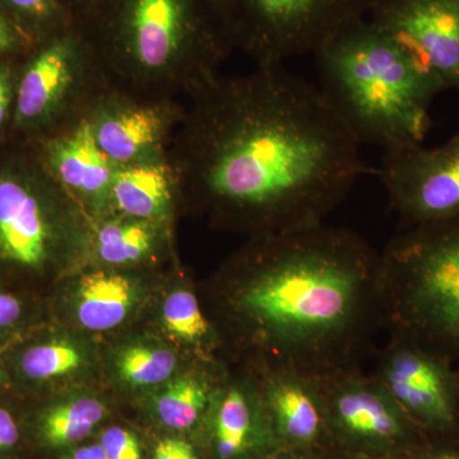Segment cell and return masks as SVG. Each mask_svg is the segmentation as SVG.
Wrapping results in <instances>:
<instances>
[{"label": "cell", "instance_id": "cell-1", "mask_svg": "<svg viewBox=\"0 0 459 459\" xmlns=\"http://www.w3.org/2000/svg\"><path fill=\"white\" fill-rule=\"evenodd\" d=\"M197 132L202 192L261 237L325 222L365 171L320 90L282 65L212 90Z\"/></svg>", "mask_w": 459, "mask_h": 459}, {"label": "cell", "instance_id": "cell-2", "mask_svg": "<svg viewBox=\"0 0 459 459\" xmlns=\"http://www.w3.org/2000/svg\"><path fill=\"white\" fill-rule=\"evenodd\" d=\"M255 369L322 379L361 368L383 322L380 253L323 222L262 235L226 294Z\"/></svg>", "mask_w": 459, "mask_h": 459}, {"label": "cell", "instance_id": "cell-3", "mask_svg": "<svg viewBox=\"0 0 459 459\" xmlns=\"http://www.w3.org/2000/svg\"><path fill=\"white\" fill-rule=\"evenodd\" d=\"M314 56L320 92L359 143L385 151L422 143L439 87L379 27L358 21Z\"/></svg>", "mask_w": 459, "mask_h": 459}, {"label": "cell", "instance_id": "cell-4", "mask_svg": "<svg viewBox=\"0 0 459 459\" xmlns=\"http://www.w3.org/2000/svg\"><path fill=\"white\" fill-rule=\"evenodd\" d=\"M383 322L459 365V219L401 232L380 253Z\"/></svg>", "mask_w": 459, "mask_h": 459}, {"label": "cell", "instance_id": "cell-5", "mask_svg": "<svg viewBox=\"0 0 459 459\" xmlns=\"http://www.w3.org/2000/svg\"><path fill=\"white\" fill-rule=\"evenodd\" d=\"M329 446L383 459H411L427 435L361 368L316 379Z\"/></svg>", "mask_w": 459, "mask_h": 459}, {"label": "cell", "instance_id": "cell-6", "mask_svg": "<svg viewBox=\"0 0 459 459\" xmlns=\"http://www.w3.org/2000/svg\"><path fill=\"white\" fill-rule=\"evenodd\" d=\"M238 25L262 65L316 54L343 29L364 20L371 0H230Z\"/></svg>", "mask_w": 459, "mask_h": 459}, {"label": "cell", "instance_id": "cell-7", "mask_svg": "<svg viewBox=\"0 0 459 459\" xmlns=\"http://www.w3.org/2000/svg\"><path fill=\"white\" fill-rule=\"evenodd\" d=\"M370 374L427 437H459L457 365L409 337L389 333Z\"/></svg>", "mask_w": 459, "mask_h": 459}, {"label": "cell", "instance_id": "cell-8", "mask_svg": "<svg viewBox=\"0 0 459 459\" xmlns=\"http://www.w3.org/2000/svg\"><path fill=\"white\" fill-rule=\"evenodd\" d=\"M377 175L401 229L459 219V133L439 147L385 151Z\"/></svg>", "mask_w": 459, "mask_h": 459}, {"label": "cell", "instance_id": "cell-9", "mask_svg": "<svg viewBox=\"0 0 459 459\" xmlns=\"http://www.w3.org/2000/svg\"><path fill=\"white\" fill-rule=\"evenodd\" d=\"M368 14L440 92L459 91V0H371Z\"/></svg>", "mask_w": 459, "mask_h": 459}, {"label": "cell", "instance_id": "cell-10", "mask_svg": "<svg viewBox=\"0 0 459 459\" xmlns=\"http://www.w3.org/2000/svg\"><path fill=\"white\" fill-rule=\"evenodd\" d=\"M255 371L277 446L307 458L328 448L325 403L316 379L274 368Z\"/></svg>", "mask_w": 459, "mask_h": 459}, {"label": "cell", "instance_id": "cell-11", "mask_svg": "<svg viewBox=\"0 0 459 459\" xmlns=\"http://www.w3.org/2000/svg\"><path fill=\"white\" fill-rule=\"evenodd\" d=\"M212 446L217 459L262 457L279 448L263 407L255 373L219 386L211 402Z\"/></svg>", "mask_w": 459, "mask_h": 459}, {"label": "cell", "instance_id": "cell-12", "mask_svg": "<svg viewBox=\"0 0 459 459\" xmlns=\"http://www.w3.org/2000/svg\"><path fill=\"white\" fill-rule=\"evenodd\" d=\"M51 231L40 201L23 181L0 177V258L39 267L49 253Z\"/></svg>", "mask_w": 459, "mask_h": 459}, {"label": "cell", "instance_id": "cell-13", "mask_svg": "<svg viewBox=\"0 0 459 459\" xmlns=\"http://www.w3.org/2000/svg\"><path fill=\"white\" fill-rule=\"evenodd\" d=\"M186 36L183 0H134L133 50L142 65L160 69L179 54Z\"/></svg>", "mask_w": 459, "mask_h": 459}, {"label": "cell", "instance_id": "cell-14", "mask_svg": "<svg viewBox=\"0 0 459 459\" xmlns=\"http://www.w3.org/2000/svg\"><path fill=\"white\" fill-rule=\"evenodd\" d=\"M49 155L54 170L65 186L95 199L110 193L115 170L90 124H82L72 134L53 142Z\"/></svg>", "mask_w": 459, "mask_h": 459}, {"label": "cell", "instance_id": "cell-15", "mask_svg": "<svg viewBox=\"0 0 459 459\" xmlns=\"http://www.w3.org/2000/svg\"><path fill=\"white\" fill-rule=\"evenodd\" d=\"M74 59L65 44H54L26 69L18 89L17 117L35 123L50 114L72 82Z\"/></svg>", "mask_w": 459, "mask_h": 459}, {"label": "cell", "instance_id": "cell-16", "mask_svg": "<svg viewBox=\"0 0 459 459\" xmlns=\"http://www.w3.org/2000/svg\"><path fill=\"white\" fill-rule=\"evenodd\" d=\"M135 301L132 281L114 272H92L80 281L75 314L90 331H108L122 325Z\"/></svg>", "mask_w": 459, "mask_h": 459}, {"label": "cell", "instance_id": "cell-17", "mask_svg": "<svg viewBox=\"0 0 459 459\" xmlns=\"http://www.w3.org/2000/svg\"><path fill=\"white\" fill-rule=\"evenodd\" d=\"M164 119L153 108H138L108 115L93 126L96 141L110 161L131 162L155 146Z\"/></svg>", "mask_w": 459, "mask_h": 459}, {"label": "cell", "instance_id": "cell-18", "mask_svg": "<svg viewBox=\"0 0 459 459\" xmlns=\"http://www.w3.org/2000/svg\"><path fill=\"white\" fill-rule=\"evenodd\" d=\"M110 195L117 210L133 219H155L170 204V175L162 165L126 166L115 171Z\"/></svg>", "mask_w": 459, "mask_h": 459}, {"label": "cell", "instance_id": "cell-19", "mask_svg": "<svg viewBox=\"0 0 459 459\" xmlns=\"http://www.w3.org/2000/svg\"><path fill=\"white\" fill-rule=\"evenodd\" d=\"M205 371H190L166 386L157 397L156 412L165 427L188 430L204 418L219 385Z\"/></svg>", "mask_w": 459, "mask_h": 459}, {"label": "cell", "instance_id": "cell-20", "mask_svg": "<svg viewBox=\"0 0 459 459\" xmlns=\"http://www.w3.org/2000/svg\"><path fill=\"white\" fill-rule=\"evenodd\" d=\"M107 415L98 398L78 397L51 407L41 419V435L51 446H68L83 440Z\"/></svg>", "mask_w": 459, "mask_h": 459}, {"label": "cell", "instance_id": "cell-21", "mask_svg": "<svg viewBox=\"0 0 459 459\" xmlns=\"http://www.w3.org/2000/svg\"><path fill=\"white\" fill-rule=\"evenodd\" d=\"M166 331L178 340L190 344H207L212 341L213 323L202 309L197 295L189 290H175L162 307Z\"/></svg>", "mask_w": 459, "mask_h": 459}, {"label": "cell", "instance_id": "cell-22", "mask_svg": "<svg viewBox=\"0 0 459 459\" xmlns=\"http://www.w3.org/2000/svg\"><path fill=\"white\" fill-rule=\"evenodd\" d=\"M178 367L177 353L152 344H132L117 356V368L124 382L134 386L164 383Z\"/></svg>", "mask_w": 459, "mask_h": 459}, {"label": "cell", "instance_id": "cell-23", "mask_svg": "<svg viewBox=\"0 0 459 459\" xmlns=\"http://www.w3.org/2000/svg\"><path fill=\"white\" fill-rule=\"evenodd\" d=\"M100 258L108 264H128L143 258L153 244V232L140 220L105 223L98 232Z\"/></svg>", "mask_w": 459, "mask_h": 459}, {"label": "cell", "instance_id": "cell-24", "mask_svg": "<svg viewBox=\"0 0 459 459\" xmlns=\"http://www.w3.org/2000/svg\"><path fill=\"white\" fill-rule=\"evenodd\" d=\"M82 362V352L75 344L56 341L27 350L21 360V368L30 379L48 380L77 370Z\"/></svg>", "mask_w": 459, "mask_h": 459}, {"label": "cell", "instance_id": "cell-25", "mask_svg": "<svg viewBox=\"0 0 459 459\" xmlns=\"http://www.w3.org/2000/svg\"><path fill=\"white\" fill-rule=\"evenodd\" d=\"M100 444L108 459H142L140 440L126 429L108 428L102 433Z\"/></svg>", "mask_w": 459, "mask_h": 459}, {"label": "cell", "instance_id": "cell-26", "mask_svg": "<svg viewBox=\"0 0 459 459\" xmlns=\"http://www.w3.org/2000/svg\"><path fill=\"white\" fill-rule=\"evenodd\" d=\"M411 459H459V437H427Z\"/></svg>", "mask_w": 459, "mask_h": 459}, {"label": "cell", "instance_id": "cell-27", "mask_svg": "<svg viewBox=\"0 0 459 459\" xmlns=\"http://www.w3.org/2000/svg\"><path fill=\"white\" fill-rule=\"evenodd\" d=\"M152 459H199L195 446L183 437H165L157 443Z\"/></svg>", "mask_w": 459, "mask_h": 459}, {"label": "cell", "instance_id": "cell-28", "mask_svg": "<svg viewBox=\"0 0 459 459\" xmlns=\"http://www.w3.org/2000/svg\"><path fill=\"white\" fill-rule=\"evenodd\" d=\"M20 440V430L13 416L7 410L0 409V452L7 451Z\"/></svg>", "mask_w": 459, "mask_h": 459}, {"label": "cell", "instance_id": "cell-29", "mask_svg": "<svg viewBox=\"0 0 459 459\" xmlns=\"http://www.w3.org/2000/svg\"><path fill=\"white\" fill-rule=\"evenodd\" d=\"M22 307L14 296L0 294V328L13 325L20 318Z\"/></svg>", "mask_w": 459, "mask_h": 459}, {"label": "cell", "instance_id": "cell-30", "mask_svg": "<svg viewBox=\"0 0 459 459\" xmlns=\"http://www.w3.org/2000/svg\"><path fill=\"white\" fill-rule=\"evenodd\" d=\"M12 100V78L8 69L0 68V126L7 117Z\"/></svg>", "mask_w": 459, "mask_h": 459}, {"label": "cell", "instance_id": "cell-31", "mask_svg": "<svg viewBox=\"0 0 459 459\" xmlns=\"http://www.w3.org/2000/svg\"><path fill=\"white\" fill-rule=\"evenodd\" d=\"M14 8L32 14V16H45L51 9V0H8Z\"/></svg>", "mask_w": 459, "mask_h": 459}, {"label": "cell", "instance_id": "cell-32", "mask_svg": "<svg viewBox=\"0 0 459 459\" xmlns=\"http://www.w3.org/2000/svg\"><path fill=\"white\" fill-rule=\"evenodd\" d=\"M71 459H108L101 444H90L75 449Z\"/></svg>", "mask_w": 459, "mask_h": 459}, {"label": "cell", "instance_id": "cell-33", "mask_svg": "<svg viewBox=\"0 0 459 459\" xmlns=\"http://www.w3.org/2000/svg\"><path fill=\"white\" fill-rule=\"evenodd\" d=\"M312 459H383L369 457V455H355V453H349L341 451V449L334 448V446H328L325 451L316 455Z\"/></svg>", "mask_w": 459, "mask_h": 459}, {"label": "cell", "instance_id": "cell-34", "mask_svg": "<svg viewBox=\"0 0 459 459\" xmlns=\"http://www.w3.org/2000/svg\"><path fill=\"white\" fill-rule=\"evenodd\" d=\"M16 42V36L12 31L11 26L0 16V51L11 49Z\"/></svg>", "mask_w": 459, "mask_h": 459}, {"label": "cell", "instance_id": "cell-35", "mask_svg": "<svg viewBox=\"0 0 459 459\" xmlns=\"http://www.w3.org/2000/svg\"><path fill=\"white\" fill-rule=\"evenodd\" d=\"M256 459H310L307 455L289 451V449L276 448L273 451L265 453L264 455Z\"/></svg>", "mask_w": 459, "mask_h": 459}, {"label": "cell", "instance_id": "cell-36", "mask_svg": "<svg viewBox=\"0 0 459 459\" xmlns=\"http://www.w3.org/2000/svg\"><path fill=\"white\" fill-rule=\"evenodd\" d=\"M457 368H458V376H459V365H458V367H457Z\"/></svg>", "mask_w": 459, "mask_h": 459}]
</instances>
